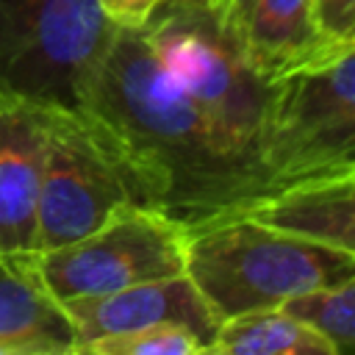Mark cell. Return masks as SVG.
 I'll return each mask as SVG.
<instances>
[{
  "instance_id": "cell-1",
  "label": "cell",
  "mask_w": 355,
  "mask_h": 355,
  "mask_svg": "<svg viewBox=\"0 0 355 355\" xmlns=\"http://www.w3.org/2000/svg\"><path fill=\"white\" fill-rule=\"evenodd\" d=\"M75 111L130 175L139 202L186 230L266 197L255 166L233 155L141 28H116L78 89Z\"/></svg>"
},
{
  "instance_id": "cell-2",
  "label": "cell",
  "mask_w": 355,
  "mask_h": 355,
  "mask_svg": "<svg viewBox=\"0 0 355 355\" xmlns=\"http://www.w3.org/2000/svg\"><path fill=\"white\" fill-rule=\"evenodd\" d=\"M183 272L225 322L355 277V255L239 211L186 230Z\"/></svg>"
},
{
  "instance_id": "cell-3",
  "label": "cell",
  "mask_w": 355,
  "mask_h": 355,
  "mask_svg": "<svg viewBox=\"0 0 355 355\" xmlns=\"http://www.w3.org/2000/svg\"><path fill=\"white\" fill-rule=\"evenodd\" d=\"M258 164L266 197L355 175V44L269 83Z\"/></svg>"
},
{
  "instance_id": "cell-4",
  "label": "cell",
  "mask_w": 355,
  "mask_h": 355,
  "mask_svg": "<svg viewBox=\"0 0 355 355\" xmlns=\"http://www.w3.org/2000/svg\"><path fill=\"white\" fill-rule=\"evenodd\" d=\"M141 31L225 147L261 175L258 150L269 80L239 58L211 8L161 0Z\"/></svg>"
},
{
  "instance_id": "cell-5",
  "label": "cell",
  "mask_w": 355,
  "mask_h": 355,
  "mask_svg": "<svg viewBox=\"0 0 355 355\" xmlns=\"http://www.w3.org/2000/svg\"><path fill=\"white\" fill-rule=\"evenodd\" d=\"M114 31L97 0H0V86L75 108Z\"/></svg>"
},
{
  "instance_id": "cell-6",
  "label": "cell",
  "mask_w": 355,
  "mask_h": 355,
  "mask_svg": "<svg viewBox=\"0 0 355 355\" xmlns=\"http://www.w3.org/2000/svg\"><path fill=\"white\" fill-rule=\"evenodd\" d=\"M125 205H141L125 166L75 108L50 105L31 252L69 244Z\"/></svg>"
},
{
  "instance_id": "cell-7",
  "label": "cell",
  "mask_w": 355,
  "mask_h": 355,
  "mask_svg": "<svg viewBox=\"0 0 355 355\" xmlns=\"http://www.w3.org/2000/svg\"><path fill=\"white\" fill-rule=\"evenodd\" d=\"M186 227L147 205H125L92 233L33 252V263L58 302L183 275Z\"/></svg>"
},
{
  "instance_id": "cell-8",
  "label": "cell",
  "mask_w": 355,
  "mask_h": 355,
  "mask_svg": "<svg viewBox=\"0 0 355 355\" xmlns=\"http://www.w3.org/2000/svg\"><path fill=\"white\" fill-rule=\"evenodd\" d=\"M211 14L239 58L269 83L338 50L322 36L313 0H214Z\"/></svg>"
},
{
  "instance_id": "cell-9",
  "label": "cell",
  "mask_w": 355,
  "mask_h": 355,
  "mask_svg": "<svg viewBox=\"0 0 355 355\" xmlns=\"http://www.w3.org/2000/svg\"><path fill=\"white\" fill-rule=\"evenodd\" d=\"M72 330H75V355L89 344L103 336H116V333H130L153 324H183L191 327L202 341H205V355L208 344L219 327L216 316L189 280V275H169L136 286H125L116 291L105 294H92V297H75L61 302Z\"/></svg>"
},
{
  "instance_id": "cell-10",
  "label": "cell",
  "mask_w": 355,
  "mask_h": 355,
  "mask_svg": "<svg viewBox=\"0 0 355 355\" xmlns=\"http://www.w3.org/2000/svg\"><path fill=\"white\" fill-rule=\"evenodd\" d=\"M50 105L0 86V252H31Z\"/></svg>"
},
{
  "instance_id": "cell-11",
  "label": "cell",
  "mask_w": 355,
  "mask_h": 355,
  "mask_svg": "<svg viewBox=\"0 0 355 355\" xmlns=\"http://www.w3.org/2000/svg\"><path fill=\"white\" fill-rule=\"evenodd\" d=\"M0 355H75V330L33 252H0Z\"/></svg>"
},
{
  "instance_id": "cell-12",
  "label": "cell",
  "mask_w": 355,
  "mask_h": 355,
  "mask_svg": "<svg viewBox=\"0 0 355 355\" xmlns=\"http://www.w3.org/2000/svg\"><path fill=\"white\" fill-rule=\"evenodd\" d=\"M241 214L355 255V175L275 191Z\"/></svg>"
},
{
  "instance_id": "cell-13",
  "label": "cell",
  "mask_w": 355,
  "mask_h": 355,
  "mask_svg": "<svg viewBox=\"0 0 355 355\" xmlns=\"http://www.w3.org/2000/svg\"><path fill=\"white\" fill-rule=\"evenodd\" d=\"M208 355H338V349L316 324L277 305L219 322Z\"/></svg>"
},
{
  "instance_id": "cell-14",
  "label": "cell",
  "mask_w": 355,
  "mask_h": 355,
  "mask_svg": "<svg viewBox=\"0 0 355 355\" xmlns=\"http://www.w3.org/2000/svg\"><path fill=\"white\" fill-rule=\"evenodd\" d=\"M283 308L316 324L336 344L338 355L355 352V277L313 294L294 297L283 302Z\"/></svg>"
},
{
  "instance_id": "cell-15",
  "label": "cell",
  "mask_w": 355,
  "mask_h": 355,
  "mask_svg": "<svg viewBox=\"0 0 355 355\" xmlns=\"http://www.w3.org/2000/svg\"><path fill=\"white\" fill-rule=\"evenodd\" d=\"M78 355H205V341L183 324H153L89 341Z\"/></svg>"
},
{
  "instance_id": "cell-16",
  "label": "cell",
  "mask_w": 355,
  "mask_h": 355,
  "mask_svg": "<svg viewBox=\"0 0 355 355\" xmlns=\"http://www.w3.org/2000/svg\"><path fill=\"white\" fill-rule=\"evenodd\" d=\"M316 25L336 47L355 44V0H313Z\"/></svg>"
},
{
  "instance_id": "cell-17",
  "label": "cell",
  "mask_w": 355,
  "mask_h": 355,
  "mask_svg": "<svg viewBox=\"0 0 355 355\" xmlns=\"http://www.w3.org/2000/svg\"><path fill=\"white\" fill-rule=\"evenodd\" d=\"M116 28H141L161 0H97Z\"/></svg>"
},
{
  "instance_id": "cell-18",
  "label": "cell",
  "mask_w": 355,
  "mask_h": 355,
  "mask_svg": "<svg viewBox=\"0 0 355 355\" xmlns=\"http://www.w3.org/2000/svg\"><path fill=\"white\" fill-rule=\"evenodd\" d=\"M169 3H186V6H205V8H211L214 0H169Z\"/></svg>"
}]
</instances>
